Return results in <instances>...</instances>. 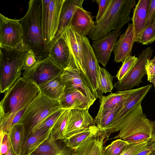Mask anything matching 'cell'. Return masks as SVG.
Instances as JSON below:
<instances>
[{"mask_svg": "<svg viewBox=\"0 0 155 155\" xmlns=\"http://www.w3.org/2000/svg\"><path fill=\"white\" fill-rule=\"evenodd\" d=\"M40 93L38 86L20 77L5 92L0 102V129L8 131L18 123L16 117L25 110Z\"/></svg>", "mask_w": 155, "mask_h": 155, "instance_id": "cell-1", "label": "cell"}, {"mask_svg": "<svg viewBox=\"0 0 155 155\" xmlns=\"http://www.w3.org/2000/svg\"><path fill=\"white\" fill-rule=\"evenodd\" d=\"M41 17V0H30L26 13L19 19L23 30L25 46L28 51H33L38 61L48 56L42 37Z\"/></svg>", "mask_w": 155, "mask_h": 155, "instance_id": "cell-2", "label": "cell"}, {"mask_svg": "<svg viewBox=\"0 0 155 155\" xmlns=\"http://www.w3.org/2000/svg\"><path fill=\"white\" fill-rule=\"evenodd\" d=\"M119 131L113 139H120L128 143L155 137V121L148 119L140 103L133 108L112 133Z\"/></svg>", "mask_w": 155, "mask_h": 155, "instance_id": "cell-3", "label": "cell"}, {"mask_svg": "<svg viewBox=\"0 0 155 155\" xmlns=\"http://www.w3.org/2000/svg\"><path fill=\"white\" fill-rule=\"evenodd\" d=\"M135 0H111L105 14L88 35L93 41L111 31L120 30L132 19L130 15Z\"/></svg>", "mask_w": 155, "mask_h": 155, "instance_id": "cell-4", "label": "cell"}, {"mask_svg": "<svg viewBox=\"0 0 155 155\" xmlns=\"http://www.w3.org/2000/svg\"><path fill=\"white\" fill-rule=\"evenodd\" d=\"M26 51L0 46V88L3 93L20 78Z\"/></svg>", "mask_w": 155, "mask_h": 155, "instance_id": "cell-5", "label": "cell"}, {"mask_svg": "<svg viewBox=\"0 0 155 155\" xmlns=\"http://www.w3.org/2000/svg\"><path fill=\"white\" fill-rule=\"evenodd\" d=\"M61 108L58 101L50 100L40 93L27 107L19 122L25 128L24 141L46 117Z\"/></svg>", "mask_w": 155, "mask_h": 155, "instance_id": "cell-6", "label": "cell"}, {"mask_svg": "<svg viewBox=\"0 0 155 155\" xmlns=\"http://www.w3.org/2000/svg\"><path fill=\"white\" fill-rule=\"evenodd\" d=\"M64 1L41 0L42 35L47 49L49 43L58 32L61 12Z\"/></svg>", "mask_w": 155, "mask_h": 155, "instance_id": "cell-7", "label": "cell"}, {"mask_svg": "<svg viewBox=\"0 0 155 155\" xmlns=\"http://www.w3.org/2000/svg\"><path fill=\"white\" fill-rule=\"evenodd\" d=\"M23 36L19 20L9 18L0 14V46L27 51Z\"/></svg>", "mask_w": 155, "mask_h": 155, "instance_id": "cell-8", "label": "cell"}, {"mask_svg": "<svg viewBox=\"0 0 155 155\" xmlns=\"http://www.w3.org/2000/svg\"><path fill=\"white\" fill-rule=\"evenodd\" d=\"M64 70L48 56L38 61L30 68L24 71L21 75L38 86L61 75Z\"/></svg>", "mask_w": 155, "mask_h": 155, "instance_id": "cell-9", "label": "cell"}, {"mask_svg": "<svg viewBox=\"0 0 155 155\" xmlns=\"http://www.w3.org/2000/svg\"><path fill=\"white\" fill-rule=\"evenodd\" d=\"M153 52L150 47L142 51L133 68L121 80L114 84V86L118 91L132 89L142 82V78L147 74L145 65L147 61L150 59Z\"/></svg>", "mask_w": 155, "mask_h": 155, "instance_id": "cell-10", "label": "cell"}, {"mask_svg": "<svg viewBox=\"0 0 155 155\" xmlns=\"http://www.w3.org/2000/svg\"><path fill=\"white\" fill-rule=\"evenodd\" d=\"M60 32L66 40L69 49L71 62L69 66H74L79 69L90 86L93 87L85 73L81 35L75 32L69 25Z\"/></svg>", "mask_w": 155, "mask_h": 155, "instance_id": "cell-11", "label": "cell"}, {"mask_svg": "<svg viewBox=\"0 0 155 155\" xmlns=\"http://www.w3.org/2000/svg\"><path fill=\"white\" fill-rule=\"evenodd\" d=\"M152 87V84L147 85L136 88L130 94L124 101L123 106L117 114L112 124L103 131L106 134L107 140L113 130L121 123L132 109L141 103Z\"/></svg>", "mask_w": 155, "mask_h": 155, "instance_id": "cell-12", "label": "cell"}, {"mask_svg": "<svg viewBox=\"0 0 155 155\" xmlns=\"http://www.w3.org/2000/svg\"><path fill=\"white\" fill-rule=\"evenodd\" d=\"M64 89L77 88L80 89L93 104L97 99L92 89L81 71L73 66H69L61 75Z\"/></svg>", "mask_w": 155, "mask_h": 155, "instance_id": "cell-13", "label": "cell"}, {"mask_svg": "<svg viewBox=\"0 0 155 155\" xmlns=\"http://www.w3.org/2000/svg\"><path fill=\"white\" fill-rule=\"evenodd\" d=\"M81 40L86 74L98 98L99 71L100 68L99 62L88 38L86 36H81Z\"/></svg>", "mask_w": 155, "mask_h": 155, "instance_id": "cell-14", "label": "cell"}, {"mask_svg": "<svg viewBox=\"0 0 155 155\" xmlns=\"http://www.w3.org/2000/svg\"><path fill=\"white\" fill-rule=\"evenodd\" d=\"M48 51V56L64 70L69 66L71 62L69 49L61 32H58L50 42Z\"/></svg>", "mask_w": 155, "mask_h": 155, "instance_id": "cell-15", "label": "cell"}, {"mask_svg": "<svg viewBox=\"0 0 155 155\" xmlns=\"http://www.w3.org/2000/svg\"><path fill=\"white\" fill-rule=\"evenodd\" d=\"M95 124L94 120L88 110L71 109L64 133V139L95 125Z\"/></svg>", "mask_w": 155, "mask_h": 155, "instance_id": "cell-16", "label": "cell"}, {"mask_svg": "<svg viewBox=\"0 0 155 155\" xmlns=\"http://www.w3.org/2000/svg\"><path fill=\"white\" fill-rule=\"evenodd\" d=\"M121 32L120 30L112 31L101 38L93 41L92 48L98 61L106 67L111 53Z\"/></svg>", "mask_w": 155, "mask_h": 155, "instance_id": "cell-17", "label": "cell"}, {"mask_svg": "<svg viewBox=\"0 0 155 155\" xmlns=\"http://www.w3.org/2000/svg\"><path fill=\"white\" fill-rule=\"evenodd\" d=\"M134 32L132 23L129 24L125 32L120 35L113 50L114 55V61L123 63L131 56L132 47L135 42Z\"/></svg>", "mask_w": 155, "mask_h": 155, "instance_id": "cell-18", "label": "cell"}, {"mask_svg": "<svg viewBox=\"0 0 155 155\" xmlns=\"http://www.w3.org/2000/svg\"><path fill=\"white\" fill-rule=\"evenodd\" d=\"M61 107L68 109L89 110L93 104L80 89L77 88L64 89L58 101Z\"/></svg>", "mask_w": 155, "mask_h": 155, "instance_id": "cell-19", "label": "cell"}, {"mask_svg": "<svg viewBox=\"0 0 155 155\" xmlns=\"http://www.w3.org/2000/svg\"><path fill=\"white\" fill-rule=\"evenodd\" d=\"M106 140L105 133L98 130L88 137L75 150V155H102Z\"/></svg>", "mask_w": 155, "mask_h": 155, "instance_id": "cell-20", "label": "cell"}, {"mask_svg": "<svg viewBox=\"0 0 155 155\" xmlns=\"http://www.w3.org/2000/svg\"><path fill=\"white\" fill-rule=\"evenodd\" d=\"M91 13L82 8H78L69 25L74 31L81 36L88 35L95 26Z\"/></svg>", "mask_w": 155, "mask_h": 155, "instance_id": "cell-21", "label": "cell"}, {"mask_svg": "<svg viewBox=\"0 0 155 155\" xmlns=\"http://www.w3.org/2000/svg\"><path fill=\"white\" fill-rule=\"evenodd\" d=\"M150 1L139 0L134 9L132 20L135 42H137L140 40L144 29Z\"/></svg>", "mask_w": 155, "mask_h": 155, "instance_id": "cell-22", "label": "cell"}, {"mask_svg": "<svg viewBox=\"0 0 155 155\" xmlns=\"http://www.w3.org/2000/svg\"><path fill=\"white\" fill-rule=\"evenodd\" d=\"M51 140L48 139L42 143L29 155H75V150L66 145L60 140Z\"/></svg>", "mask_w": 155, "mask_h": 155, "instance_id": "cell-23", "label": "cell"}, {"mask_svg": "<svg viewBox=\"0 0 155 155\" xmlns=\"http://www.w3.org/2000/svg\"><path fill=\"white\" fill-rule=\"evenodd\" d=\"M40 92L47 98L59 101L65 88L61 75L38 86Z\"/></svg>", "mask_w": 155, "mask_h": 155, "instance_id": "cell-24", "label": "cell"}, {"mask_svg": "<svg viewBox=\"0 0 155 155\" xmlns=\"http://www.w3.org/2000/svg\"><path fill=\"white\" fill-rule=\"evenodd\" d=\"M135 90L119 91L107 96H103L100 100V108L97 115H99L109 109L122 104Z\"/></svg>", "mask_w": 155, "mask_h": 155, "instance_id": "cell-25", "label": "cell"}, {"mask_svg": "<svg viewBox=\"0 0 155 155\" xmlns=\"http://www.w3.org/2000/svg\"><path fill=\"white\" fill-rule=\"evenodd\" d=\"M84 1V0H64L61 12L58 32L69 25L77 9L82 7Z\"/></svg>", "mask_w": 155, "mask_h": 155, "instance_id": "cell-26", "label": "cell"}, {"mask_svg": "<svg viewBox=\"0 0 155 155\" xmlns=\"http://www.w3.org/2000/svg\"><path fill=\"white\" fill-rule=\"evenodd\" d=\"M51 129L32 133L24 141L21 155H29L49 138Z\"/></svg>", "mask_w": 155, "mask_h": 155, "instance_id": "cell-27", "label": "cell"}, {"mask_svg": "<svg viewBox=\"0 0 155 155\" xmlns=\"http://www.w3.org/2000/svg\"><path fill=\"white\" fill-rule=\"evenodd\" d=\"M98 130L97 127L95 125L61 140L68 147L75 150L88 137Z\"/></svg>", "mask_w": 155, "mask_h": 155, "instance_id": "cell-28", "label": "cell"}, {"mask_svg": "<svg viewBox=\"0 0 155 155\" xmlns=\"http://www.w3.org/2000/svg\"><path fill=\"white\" fill-rule=\"evenodd\" d=\"M8 134L14 151L17 155H21L25 137L24 126L20 123L16 124L11 128Z\"/></svg>", "mask_w": 155, "mask_h": 155, "instance_id": "cell-29", "label": "cell"}, {"mask_svg": "<svg viewBox=\"0 0 155 155\" xmlns=\"http://www.w3.org/2000/svg\"><path fill=\"white\" fill-rule=\"evenodd\" d=\"M124 102L96 116L94 120L99 131H104L112 124L117 114L123 106Z\"/></svg>", "mask_w": 155, "mask_h": 155, "instance_id": "cell-30", "label": "cell"}, {"mask_svg": "<svg viewBox=\"0 0 155 155\" xmlns=\"http://www.w3.org/2000/svg\"><path fill=\"white\" fill-rule=\"evenodd\" d=\"M70 109L66 110L60 116L51 129L48 140L56 141L64 139Z\"/></svg>", "mask_w": 155, "mask_h": 155, "instance_id": "cell-31", "label": "cell"}, {"mask_svg": "<svg viewBox=\"0 0 155 155\" xmlns=\"http://www.w3.org/2000/svg\"><path fill=\"white\" fill-rule=\"evenodd\" d=\"M114 86L113 77L105 69L100 67L99 71L98 98L101 99L104 93L111 92Z\"/></svg>", "mask_w": 155, "mask_h": 155, "instance_id": "cell-32", "label": "cell"}, {"mask_svg": "<svg viewBox=\"0 0 155 155\" xmlns=\"http://www.w3.org/2000/svg\"><path fill=\"white\" fill-rule=\"evenodd\" d=\"M66 110L61 108L49 115L34 129L32 133L38 130L51 129L60 116Z\"/></svg>", "mask_w": 155, "mask_h": 155, "instance_id": "cell-33", "label": "cell"}, {"mask_svg": "<svg viewBox=\"0 0 155 155\" xmlns=\"http://www.w3.org/2000/svg\"><path fill=\"white\" fill-rule=\"evenodd\" d=\"M128 144L126 141L118 139L104 147L102 155H119Z\"/></svg>", "mask_w": 155, "mask_h": 155, "instance_id": "cell-34", "label": "cell"}, {"mask_svg": "<svg viewBox=\"0 0 155 155\" xmlns=\"http://www.w3.org/2000/svg\"><path fill=\"white\" fill-rule=\"evenodd\" d=\"M152 138L128 143L119 155H136L141 151Z\"/></svg>", "mask_w": 155, "mask_h": 155, "instance_id": "cell-35", "label": "cell"}, {"mask_svg": "<svg viewBox=\"0 0 155 155\" xmlns=\"http://www.w3.org/2000/svg\"><path fill=\"white\" fill-rule=\"evenodd\" d=\"M137 59L135 56H130L125 60L116 75L118 81L121 80L133 68Z\"/></svg>", "mask_w": 155, "mask_h": 155, "instance_id": "cell-36", "label": "cell"}, {"mask_svg": "<svg viewBox=\"0 0 155 155\" xmlns=\"http://www.w3.org/2000/svg\"><path fill=\"white\" fill-rule=\"evenodd\" d=\"M155 41V23L145 28L141 36L137 42L143 45H147Z\"/></svg>", "mask_w": 155, "mask_h": 155, "instance_id": "cell-37", "label": "cell"}, {"mask_svg": "<svg viewBox=\"0 0 155 155\" xmlns=\"http://www.w3.org/2000/svg\"><path fill=\"white\" fill-rule=\"evenodd\" d=\"M38 61L37 57L33 50L30 49L26 51L23 59V70L25 71L29 69Z\"/></svg>", "mask_w": 155, "mask_h": 155, "instance_id": "cell-38", "label": "cell"}, {"mask_svg": "<svg viewBox=\"0 0 155 155\" xmlns=\"http://www.w3.org/2000/svg\"><path fill=\"white\" fill-rule=\"evenodd\" d=\"M0 155L6 154L11 143L8 134L0 131Z\"/></svg>", "mask_w": 155, "mask_h": 155, "instance_id": "cell-39", "label": "cell"}, {"mask_svg": "<svg viewBox=\"0 0 155 155\" xmlns=\"http://www.w3.org/2000/svg\"><path fill=\"white\" fill-rule=\"evenodd\" d=\"M155 23V0H150L144 29Z\"/></svg>", "mask_w": 155, "mask_h": 155, "instance_id": "cell-40", "label": "cell"}, {"mask_svg": "<svg viewBox=\"0 0 155 155\" xmlns=\"http://www.w3.org/2000/svg\"><path fill=\"white\" fill-rule=\"evenodd\" d=\"M111 0H97L99 5V9L96 16V22L99 21L108 7Z\"/></svg>", "mask_w": 155, "mask_h": 155, "instance_id": "cell-41", "label": "cell"}, {"mask_svg": "<svg viewBox=\"0 0 155 155\" xmlns=\"http://www.w3.org/2000/svg\"><path fill=\"white\" fill-rule=\"evenodd\" d=\"M155 151V137L150 140L143 150L136 155H149Z\"/></svg>", "mask_w": 155, "mask_h": 155, "instance_id": "cell-42", "label": "cell"}, {"mask_svg": "<svg viewBox=\"0 0 155 155\" xmlns=\"http://www.w3.org/2000/svg\"><path fill=\"white\" fill-rule=\"evenodd\" d=\"M145 68L147 76V80L150 81L155 76V64L152 63L150 59L147 60Z\"/></svg>", "mask_w": 155, "mask_h": 155, "instance_id": "cell-43", "label": "cell"}, {"mask_svg": "<svg viewBox=\"0 0 155 155\" xmlns=\"http://www.w3.org/2000/svg\"><path fill=\"white\" fill-rule=\"evenodd\" d=\"M4 155H18L16 154L14 151L11 143L8 151L7 153Z\"/></svg>", "mask_w": 155, "mask_h": 155, "instance_id": "cell-44", "label": "cell"}, {"mask_svg": "<svg viewBox=\"0 0 155 155\" xmlns=\"http://www.w3.org/2000/svg\"><path fill=\"white\" fill-rule=\"evenodd\" d=\"M149 82L152 83L153 85L155 88L154 91H155V76L152 78Z\"/></svg>", "mask_w": 155, "mask_h": 155, "instance_id": "cell-45", "label": "cell"}, {"mask_svg": "<svg viewBox=\"0 0 155 155\" xmlns=\"http://www.w3.org/2000/svg\"><path fill=\"white\" fill-rule=\"evenodd\" d=\"M150 61L153 63L155 64V56L151 60H150Z\"/></svg>", "mask_w": 155, "mask_h": 155, "instance_id": "cell-46", "label": "cell"}, {"mask_svg": "<svg viewBox=\"0 0 155 155\" xmlns=\"http://www.w3.org/2000/svg\"><path fill=\"white\" fill-rule=\"evenodd\" d=\"M149 155H155V151L151 153Z\"/></svg>", "mask_w": 155, "mask_h": 155, "instance_id": "cell-47", "label": "cell"}]
</instances>
